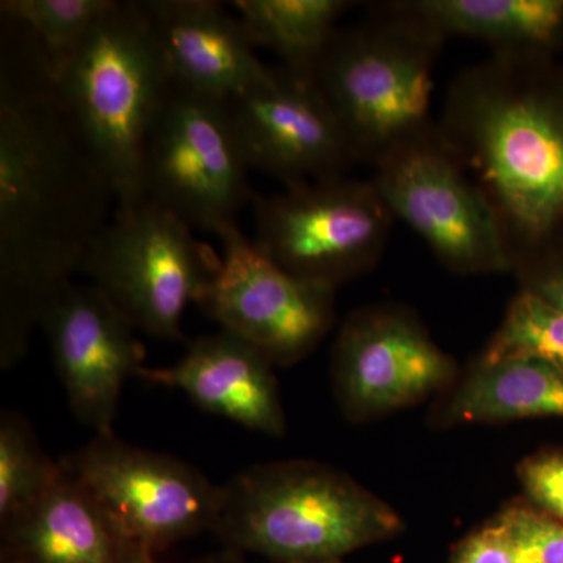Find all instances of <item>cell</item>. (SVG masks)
I'll use <instances>...</instances> for the list:
<instances>
[{
  "mask_svg": "<svg viewBox=\"0 0 563 563\" xmlns=\"http://www.w3.org/2000/svg\"><path fill=\"white\" fill-rule=\"evenodd\" d=\"M117 195L63 109L31 31L0 33V368L11 369L51 299L80 273Z\"/></svg>",
  "mask_w": 563,
  "mask_h": 563,
  "instance_id": "6da1fadb",
  "label": "cell"
},
{
  "mask_svg": "<svg viewBox=\"0 0 563 563\" xmlns=\"http://www.w3.org/2000/svg\"><path fill=\"white\" fill-rule=\"evenodd\" d=\"M490 206L520 280L563 265V63L490 57L457 73L437 120Z\"/></svg>",
  "mask_w": 563,
  "mask_h": 563,
  "instance_id": "7a4b0ae2",
  "label": "cell"
},
{
  "mask_svg": "<svg viewBox=\"0 0 563 563\" xmlns=\"http://www.w3.org/2000/svg\"><path fill=\"white\" fill-rule=\"evenodd\" d=\"M213 533L274 563L342 561L402 531L398 512L324 463H262L221 485Z\"/></svg>",
  "mask_w": 563,
  "mask_h": 563,
  "instance_id": "3957f363",
  "label": "cell"
},
{
  "mask_svg": "<svg viewBox=\"0 0 563 563\" xmlns=\"http://www.w3.org/2000/svg\"><path fill=\"white\" fill-rule=\"evenodd\" d=\"M54 84L117 209L143 202L144 150L173 77L139 3L117 0Z\"/></svg>",
  "mask_w": 563,
  "mask_h": 563,
  "instance_id": "277c9868",
  "label": "cell"
},
{
  "mask_svg": "<svg viewBox=\"0 0 563 563\" xmlns=\"http://www.w3.org/2000/svg\"><path fill=\"white\" fill-rule=\"evenodd\" d=\"M380 10L340 29L313 74L355 162L373 166L437 124L433 73L444 44L391 2Z\"/></svg>",
  "mask_w": 563,
  "mask_h": 563,
  "instance_id": "5b68a950",
  "label": "cell"
},
{
  "mask_svg": "<svg viewBox=\"0 0 563 563\" xmlns=\"http://www.w3.org/2000/svg\"><path fill=\"white\" fill-rule=\"evenodd\" d=\"M192 232L150 199L114 209L80 273L136 331L184 340L187 307L199 302L221 266L217 251Z\"/></svg>",
  "mask_w": 563,
  "mask_h": 563,
  "instance_id": "8992f818",
  "label": "cell"
},
{
  "mask_svg": "<svg viewBox=\"0 0 563 563\" xmlns=\"http://www.w3.org/2000/svg\"><path fill=\"white\" fill-rule=\"evenodd\" d=\"M254 243L285 272L336 288L383 258L395 217L373 179L331 177L254 195Z\"/></svg>",
  "mask_w": 563,
  "mask_h": 563,
  "instance_id": "52a82bcc",
  "label": "cell"
},
{
  "mask_svg": "<svg viewBox=\"0 0 563 563\" xmlns=\"http://www.w3.org/2000/svg\"><path fill=\"white\" fill-rule=\"evenodd\" d=\"M229 101L173 80L147 136L144 196L192 229L236 224L254 199Z\"/></svg>",
  "mask_w": 563,
  "mask_h": 563,
  "instance_id": "ba28073f",
  "label": "cell"
},
{
  "mask_svg": "<svg viewBox=\"0 0 563 563\" xmlns=\"http://www.w3.org/2000/svg\"><path fill=\"white\" fill-rule=\"evenodd\" d=\"M374 185L395 220L455 274L512 273L501 232L479 188L439 125L373 166Z\"/></svg>",
  "mask_w": 563,
  "mask_h": 563,
  "instance_id": "9c48e42d",
  "label": "cell"
},
{
  "mask_svg": "<svg viewBox=\"0 0 563 563\" xmlns=\"http://www.w3.org/2000/svg\"><path fill=\"white\" fill-rule=\"evenodd\" d=\"M60 462L133 547L158 554L180 540L213 532L222 487L179 459L109 433Z\"/></svg>",
  "mask_w": 563,
  "mask_h": 563,
  "instance_id": "30bf717a",
  "label": "cell"
},
{
  "mask_svg": "<svg viewBox=\"0 0 563 563\" xmlns=\"http://www.w3.org/2000/svg\"><path fill=\"white\" fill-rule=\"evenodd\" d=\"M221 266L198 306L273 365L301 361L335 320V288L285 272L239 225L218 231Z\"/></svg>",
  "mask_w": 563,
  "mask_h": 563,
  "instance_id": "8fae6325",
  "label": "cell"
},
{
  "mask_svg": "<svg viewBox=\"0 0 563 563\" xmlns=\"http://www.w3.org/2000/svg\"><path fill=\"white\" fill-rule=\"evenodd\" d=\"M455 373L453 357L401 307L355 310L333 346L336 399L355 421L424 401L453 383Z\"/></svg>",
  "mask_w": 563,
  "mask_h": 563,
  "instance_id": "7c38bea8",
  "label": "cell"
},
{
  "mask_svg": "<svg viewBox=\"0 0 563 563\" xmlns=\"http://www.w3.org/2000/svg\"><path fill=\"white\" fill-rule=\"evenodd\" d=\"M229 109L250 168L285 187L346 176L357 163L314 77L269 66Z\"/></svg>",
  "mask_w": 563,
  "mask_h": 563,
  "instance_id": "4fadbf2b",
  "label": "cell"
},
{
  "mask_svg": "<svg viewBox=\"0 0 563 563\" xmlns=\"http://www.w3.org/2000/svg\"><path fill=\"white\" fill-rule=\"evenodd\" d=\"M38 328L77 420L96 435L113 433L122 388L146 358L136 329L98 288L74 282L51 299Z\"/></svg>",
  "mask_w": 563,
  "mask_h": 563,
  "instance_id": "5bb4252c",
  "label": "cell"
},
{
  "mask_svg": "<svg viewBox=\"0 0 563 563\" xmlns=\"http://www.w3.org/2000/svg\"><path fill=\"white\" fill-rule=\"evenodd\" d=\"M174 81L231 101L268 73L242 21L213 0H140Z\"/></svg>",
  "mask_w": 563,
  "mask_h": 563,
  "instance_id": "9a60e30c",
  "label": "cell"
},
{
  "mask_svg": "<svg viewBox=\"0 0 563 563\" xmlns=\"http://www.w3.org/2000/svg\"><path fill=\"white\" fill-rule=\"evenodd\" d=\"M273 366L251 344L220 329L196 339L174 365L143 366L136 377L184 391L206 412L279 437L285 432V415Z\"/></svg>",
  "mask_w": 563,
  "mask_h": 563,
  "instance_id": "2e32d148",
  "label": "cell"
},
{
  "mask_svg": "<svg viewBox=\"0 0 563 563\" xmlns=\"http://www.w3.org/2000/svg\"><path fill=\"white\" fill-rule=\"evenodd\" d=\"M135 548L66 472L35 506L0 523V563H125Z\"/></svg>",
  "mask_w": 563,
  "mask_h": 563,
  "instance_id": "e0dca14e",
  "label": "cell"
},
{
  "mask_svg": "<svg viewBox=\"0 0 563 563\" xmlns=\"http://www.w3.org/2000/svg\"><path fill=\"white\" fill-rule=\"evenodd\" d=\"M395 9L437 35L487 44L492 54L555 55L563 46V0H401Z\"/></svg>",
  "mask_w": 563,
  "mask_h": 563,
  "instance_id": "ac0fdd59",
  "label": "cell"
},
{
  "mask_svg": "<svg viewBox=\"0 0 563 563\" xmlns=\"http://www.w3.org/2000/svg\"><path fill=\"white\" fill-rule=\"evenodd\" d=\"M563 417V373L537 358L476 362L442 409L444 424Z\"/></svg>",
  "mask_w": 563,
  "mask_h": 563,
  "instance_id": "d6986e66",
  "label": "cell"
},
{
  "mask_svg": "<svg viewBox=\"0 0 563 563\" xmlns=\"http://www.w3.org/2000/svg\"><path fill=\"white\" fill-rule=\"evenodd\" d=\"M252 46L273 51L284 68L313 77L339 33L346 0H235Z\"/></svg>",
  "mask_w": 563,
  "mask_h": 563,
  "instance_id": "ffe728a7",
  "label": "cell"
},
{
  "mask_svg": "<svg viewBox=\"0 0 563 563\" xmlns=\"http://www.w3.org/2000/svg\"><path fill=\"white\" fill-rule=\"evenodd\" d=\"M65 476L41 446L31 422L13 410L0 413V523L31 509Z\"/></svg>",
  "mask_w": 563,
  "mask_h": 563,
  "instance_id": "44dd1931",
  "label": "cell"
},
{
  "mask_svg": "<svg viewBox=\"0 0 563 563\" xmlns=\"http://www.w3.org/2000/svg\"><path fill=\"white\" fill-rule=\"evenodd\" d=\"M114 2L117 0H2L0 14L31 31L55 80Z\"/></svg>",
  "mask_w": 563,
  "mask_h": 563,
  "instance_id": "7402d4cb",
  "label": "cell"
},
{
  "mask_svg": "<svg viewBox=\"0 0 563 563\" xmlns=\"http://www.w3.org/2000/svg\"><path fill=\"white\" fill-rule=\"evenodd\" d=\"M537 358L563 373V309L521 287L479 362Z\"/></svg>",
  "mask_w": 563,
  "mask_h": 563,
  "instance_id": "603a6c76",
  "label": "cell"
},
{
  "mask_svg": "<svg viewBox=\"0 0 563 563\" xmlns=\"http://www.w3.org/2000/svg\"><path fill=\"white\" fill-rule=\"evenodd\" d=\"M523 563H563V523L531 504H510L496 515Z\"/></svg>",
  "mask_w": 563,
  "mask_h": 563,
  "instance_id": "cb8c5ba5",
  "label": "cell"
},
{
  "mask_svg": "<svg viewBox=\"0 0 563 563\" xmlns=\"http://www.w3.org/2000/svg\"><path fill=\"white\" fill-rule=\"evenodd\" d=\"M517 473L531 506L563 523V453L533 454L520 462Z\"/></svg>",
  "mask_w": 563,
  "mask_h": 563,
  "instance_id": "d4e9b609",
  "label": "cell"
},
{
  "mask_svg": "<svg viewBox=\"0 0 563 563\" xmlns=\"http://www.w3.org/2000/svg\"><path fill=\"white\" fill-rule=\"evenodd\" d=\"M450 563H523L498 520L470 533L455 548Z\"/></svg>",
  "mask_w": 563,
  "mask_h": 563,
  "instance_id": "484cf974",
  "label": "cell"
},
{
  "mask_svg": "<svg viewBox=\"0 0 563 563\" xmlns=\"http://www.w3.org/2000/svg\"><path fill=\"white\" fill-rule=\"evenodd\" d=\"M521 287L563 309V265L521 280Z\"/></svg>",
  "mask_w": 563,
  "mask_h": 563,
  "instance_id": "4316f807",
  "label": "cell"
},
{
  "mask_svg": "<svg viewBox=\"0 0 563 563\" xmlns=\"http://www.w3.org/2000/svg\"><path fill=\"white\" fill-rule=\"evenodd\" d=\"M195 563H246V561H244L243 553L225 548L222 553L207 555Z\"/></svg>",
  "mask_w": 563,
  "mask_h": 563,
  "instance_id": "83f0119b",
  "label": "cell"
},
{
  "mask_svg": "<svg viewBox=\"0 0 563 563\" xmlns=\"http://www.w3.org/2000/svg\"><path fill=\"white\" fill-rule=\"evenodd\" d=\"M125 563H162L157 559V554L152 551L143 550V548H135L133 553L129 555L128 562Z\"/></svg>",
  "mask_w": 563,
  "mask_h": 563,
  "instance_id": "f1b7e54d",
  "label": "cell"
},
{
  "mask_svg": "<svg viewBox=\"0 0 563 563\" xmlns=\"http://www.w3.org/2000/svg\"><path fill=\"white\" fill-rule=\"evenodd\" d=\"M314 563H343L342 561L314 562Z\"/></svg>",
  "mask_w": 563,
  "mask_h": 563,
  "instance_id": "f546056e",
  "label": "cell"
}]
</instances>
